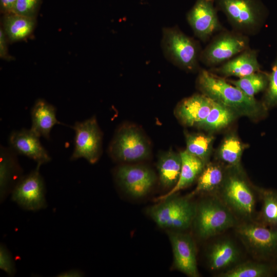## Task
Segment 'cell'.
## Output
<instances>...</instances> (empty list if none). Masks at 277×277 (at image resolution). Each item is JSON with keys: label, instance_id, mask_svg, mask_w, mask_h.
<instances>
[{"label": "cell", "instance_id": "6da1fadb", "mask_svg": "<svg viewBox=\"0 0 277 277\" xmlns=\"http://www.w3.org/2000/svg\"><path fill=\"white\" fill-rule=\"evenodd\" d=\"M196 84L202 94L230 108L237 115L258 118L267 113L268 109L263 102L247 95L224 77L210 71L200 69Z\"/></svg>", "mask_w": 277, "mask_h": 277}, {"label": "cell", "instance_id": "7a4b0ae2", "mask_svg": "<svg viewBox=\"0 0 277 277\" xmlns=\"http://www.w3.org/2000/svg\"><path fill=\"white\" fill-rule=\"evenodd\" d=\"M238 224L236 216L216 194L196 203L192 226L201 239L214 236Z\"/></svg>", "mask_w": 277, "mask_h": 277}, {"label": "cell", "instance_id": "3957f363", "mask_svg": "<svg viewBox=\"0 0 277 277\" xmlns=\"http://www.w3.org/2000/svg\"><path fill=\"white\" fill-rule=\"evenodd\" d=\"M215 194L236 217L252 220L255 214L256 196L242 168L228 167L223 182Z\"/></svg>", "mask_w": 277, "mask_h": 277}, {"label": "cell", "instance_id": "277c9868", "mask_svg": "<svg viewBox=\"0 0 277 277\" xmlns=\"http://www.w3.org/2000/svg\"><path fill=\"white\" fill-rule=\"evenodd\" d=\"M161 44L165 57L174 66L188 72L200 70L202 49L199 42L177 26L163 28Z\"/></svg>", "mask_w": 277, "mask_h": 277}, {"label": "cell", "instance_id": "5b68a950", "mask_svg": "<svg viewBox=\"0 0 277 277\" xmlns=\"http://www.w3.org/2000/svg\"><path fill=\"white\" fill-rule=\"evenodd\" d=\"M217 10L226 16L232 29L248 36L263 26L266 9L261 0H214Z\"/></svg>", "mask_w": 277, "mask_h": 277}, {"label": "cell", "instance_id": "8992f818", "mask_svg": "<svg viewBox=\"0 0 277 277\" xmlns=\"http://www.w3.org/2000/svg\"><path fill=\"white\" fill-rule=\"evenodd\" d=\"M191 198L172 195L147 209V214L158 227L183 231L192 226L196 203Z\"/></svg>", "mask_w": 277, "mask_h": 277}, {"label": "cell", "instance_id": "52a82bcc", "mask_svg": "<svg viewBox=\"0 0 277 277\" xmlns=\"http://www.w3.org/2000/svg\"><path fill=\"white\" fill-rule=\"evenodd\" d=\"M108 152L116 161L135 162L148 159L151 149L142 130L135 125L127 124L122 125L116 130Z\"/></svg>", "mask_w": 277, "mask_h": 277}, {"label": "cell", "instance_id": "ba28073f", "mask_svg": "<svg viewBox=\"0 0 277 277\" xmlns=\"http://www.w3.org/2000/svg\"><path fill=\"white\" fill-rule=\"evenodd\" d=\"M236 232L249 253L258 260L273 262L276 256L277 229L250 220L238 224Z\"/></svg>", "mask_w": 277, "mask_h": 277}, {"label": "cell", "instance_id": "9c48e42d", "mask_svg": "<svg viewBox=\"0 0 277 277\" xmlns=\"http://www.w3.org/2000/svg\"><path fill=\"white\" fill-rule=\"evenodd\" d=\"M250 47L249 36L224 29L202 49L200 62L211 68L220 66Z\"/></svg>", "mask_w": 277, "mask_h": 277}, {"label": "cell", "instance_id": "30bf717a", "mask_svg": "<svg viewBox=\"0 0 277 277\" xmlns=\"http://www.w3.org/2000/svg\"><path fill=\"white\" fill-rule=\"evenodd\" d=\"M71 128L75 132L72 161L84 158L95 163L102 152L103 134L94 116L83 122H76Z\"/></svg>", "mask_w": 277, "mask_h": 277}, {"label": "cell", "instance_id": "8fae6325", "mask_svg": "<svg viewBox=\"0 0 277 277\" xmlns=\"http://www.w3.org/2000/svg\"><path fill=\"white\" fill-rule=\"evenodd\" d=\"M37 164L34 170L23 175L11 192V200L23 209L36 211L47 207L46 188Z\"/></svg>", "mask_w": 277, "mask_h": 277}, {"label": "cell", "instance_id": "7c38bea8", "mask_svg": "<svg viewBox=\"0 0 277 277\" xmlns=\"http://www.w3.org/2000/svg\"><path fill=\"white\" fill-rule=\"evenodd\" d=\"M217 11L214 0H196L186 15L194 35L204 43L225 29L219 19Z\"/></svg>", "mask_w": 277, "mask_h": 277}, {"label": "cell", "instance_id": "4fadbf2b", "mask_svg": "<svg viewBox=\"0 0 277 277\" xmlns=\"http://www.w3.org/2000/svg\"><path fill=\"white\" fill-rule=\"evenodd\" d=\"M115 176L123 190L134 198L148 194L156 180L154 171L143 165H121L116 169Z\"/></svg>", "mask_w": 277, "mask_h": 277}, {"label": "cell", "instance_id": "5bb4252c", "mask_svg": "<svg viewBox=\"0 0 277 277\" xmlns=\"http://www.w3.org/2000/svg\"><path fill=\"white\" fill-rule=\"evenodd\" d=\"M167 233L172 248L174 268L188 276H199L196 248L192 236L183 231L168 230Z\"/></svg>", "mask_w": 277, "mask_h": 277}, {"label": "cell", "instance_id": "9a60e30c", "mask_svg": "<svg viewBox=\"0 0 277 277\" xmlns=\"http://www.w3.org/2000/svg\"><path fill=\"white\" fill-rule=\"evenodd\" d=\"M9 147L17 154L26 156L43 164L51 161L48 151L42 145L39 136L30 129L12 131L8 138Z\"/></svg>", "mask_w": 277, "mask_h": 277}, {"label": "cell", "instance_id": "2e32d148", "mask_svg": "<svg viewBox=\"0 0 277 277\" xmlns=\"http://www.w3.org/2000/svg\"><path fill=\"white\" fill-rule=\"evenodd\" d=\"M215 102L201 94H195L181 101L175 114L181 122L187 126H196L206 118Z\"/></svg>", "mask_w": 277, "mask_h": 277}, {"label": "cell", "instance_id": "e0dca14e", "mask_svg": "<svg viewBox=\"0 0 277 277\" xmlns=\"http://www.w3.org/2000/svg\"><path fill=\"white\" fill-rule=\"evenodd\" d=\"M258 50L250 47L219 66L210 71L224 77L236 76L241 78L261 71Z\"/></svg>", "mask_w": 277, "mask_h": 277}, {"label": "cell", "instance_id": "ac0fdd59", "mask_svg": "<svg viewBox=\"0 0 277 277\" xmlns=\"http://www.w3.org/2000/svg\"><path fill=\"white\" fill-rule=\"evenodd\" d=\"M17 153L10 147L1 146L0 149V201L3 203L11 193L23 176V170Z\"/></svg>", "mask_w": 277, "mask_h": 277}, {"label": "cell", "instance_id": "d6986e66", "mask_svg": "<svg viewBox=\"0 0 277 277\" xmlns=\"http://www.w3.org/2000/svg\"><path fill=\"white\" fill-rule=\"evenodd\" d=\"M240 253L230 239L219 240L212 244L207 253L208 266L212 270L231 268L240 260Z\"/></svg>", "mask_w": 277, "mask_h": 277}, {"label": "cell", "instance_id": "ffe728a7", "mask_svg": "<svg viewBox=\"0 0 277 277\" xmlns=\"http://www.w3.org/2000/svg\"><path fill=\"white\" fill-rule=\"evenodd\" d=\"M56 108L45 100H37L31 110L30 129L38 136L50 139L51 130L56 124H63L56 116Z\"/></svg>", "mask_w": 277, "mask_h": 277}, {"label": "cell", "instance_id": "44dd1931", "mask_svg": "<svg viewBox=\"0 0 277 277\" xmlns=\"http://www.w3.org/2000/svg\"><path fill=\"white\" fill-rule=\"evenodd\" d=\"M182 168L180 178L176 184L167 193L158 197L162 201L180 190L190 186L198 177L205 164L200 159L189 153L186 150L180 152Z\"/></svg>", "mask_w": 277, "mask_h": 277}, {"label": "cell", "instance_id": "7402d4cb", "mask_svg": "<svg viewBox=\"0 0 277 277\" xmlns=\"http://www.w3.org/2000/svg\"><path fill=\"white\" fill-rule=\"evenodd\" d=\"M182 163L180 153L169 150L160 155L157 169L163 187L172 189L176 184L180 176Z\"/></svg>", "mask_w": 277, "mask_h": 277}, {"label": "cell", "instance_id": "603a6c76", "mask_svg": "<svg viewBox=\"0 0 277 277\" xmlns=\"http://www.w3.org/2000/svg\"><path fill=\"white\" fill-rule=\"evenodd\" d=\"M226 171L217 163H207L197 177L196 187L187 196L192 198L201 193L215 194L223 182Z\"/></svg>", "mask_w": 277, "mask_h": 277}, {"label": "cell", "instance_id": "cb8c5ba5", "mask_svg": "<svg viewBox=\"0 0 277 277\" xmlns=\"http://www.w3.org/2000/svg\"><path fill=\"white\" fill-rule=\"evenodd\" d=\"M35 25V18L9 13L5 14L3 17L2 28L10 41L17 42L28 37Z\"/></svg>", "mask_w": 277, "mask_h": 277}, {"label": "cell", "instance_id": "d4e9b609", "mask_svg": "<svg viewBox=\"0 0 277 277\" xmlns=\"http://www.w3.org/2000/svg\"><path fill=\"white\" fill-rule=\"evenodd\" d=\"M275 276L273 262L247 261L236 264L225 271L220 277H271Z\"/></svg>", "mask_w": 277, "mask_h": 277}, {"label": "cell", "instance_id": "484cf974", "mask_svg": "<svg viewBox=\"0 0 277 277\" xmlns=\"http://www.w3.org/2000/svg\"><path fill=\"white\" fill-rule=\"evenodd\" d=\"M261 202L257 222L267 227L277 229V191L256 187Z\"/></svg>", "mask_w": 277, "mask_h": 277}, {"label": "cell", "instance_id": "4316f807", "mask_svg": "<svg viewBox=\"0 0 277 277\" xmlns=\"http://www.w3.org/2000/svg\"><path fill=\"white\" fill-rule=\"evenodd\" d=\"M244 146L238 136L229 134L223 141L217 152L218 157L228 167L242 168L241 159Z\"/></svg>", "mask_w": 277, "mask_h": 277}, {"label": "cell", "instance_id": "83f0119b", "mask_svg": "<svg viewBox=\"0 0 277 277\" xmlns=\"http://www.w3.org/2000/svg\"><path fill=\"white\" fill-rule=\"evenodd\" d=\"M236 115L230 108L215 102L207 116L197 127L207 130H217L230 124Z\"/></svg>", "mask_w": 277, "mask_h": 277}, {"label": "cell", "instance_id": "f1b7e54d", "mask_svg": "<svg viewBox=\"0 0 277 277\" xmlns=\"http://www.w3.org/2000/svg\"><path fill=\"white\" fill-rule=\"evenodd\" d=\"M186 150L206 164L209 158L214 140L213 136L204 133L185 134Z\"/></svg>", "mask_w": 277, "mask_h": 277}, {"label": "cell", "instance_id": "f546056e", "mask_svg": "<svg viewBox=\"0 0 277 277\" xmlns=\"http://www.w3.org/2000/svg\"><path fill=\"white\" fill-rule=\"evenodd\" d=\"M228 81L247 95L254 97L256 93L266 90L268 84L269 74L260 71L239 78L238 80Z\"/></svg>", "mask_w": 277, "mask_h": 277}, {"label": "cell", "instance_id": "4dcf8cb0", "mask_svg": "<svg viewBox=\"0 0 277 277\" xmlns=\"http://www.w3.org/2000/svg\"><path fill=\"white\" fill-rule=\"evenodd\" d=\"M263 103L267 109L277 106V53L269 74L268 84Z\"/></svg>", "mask_w": 277, "mask_h": 277}, {"label": "cell", "instance_id": "1f68e13d", "mask_svg": "<svg viewBox=\"0 0 277 277\" xmlns=\"http://www.w3.org/2000/svg\"><path fill=\"white\" fill-rule=\"evenodd\" d=\"M41 0H17L13 13L35 18Z\"/></svg>", "mask_w": 277, "mask_h": 277}, {"label": "cell", "instance_id": "d6a6232c", "mask_svg": "<svg viewBox=\"0 0 277 277\" xmlns=\"http://www.w3.org/2000/svg\"><path fill=\"white\" fill-rule=\"evenodd\" d=\"M0 268L10 276L14 275L16 272L15 262L12 254L3 243L0 245Z\"/></svg>", "mask_w": 277, "mask_h": 277}, {"label": "cell", "instance_id": "836d02e7", "mask_svg": "<svg viewBox=\"0 0 277 277\" xmlns=\"http://www.w3.org/2000/svg\"><path fill=\"white\" fill-rule=\"evenodd\" d=\"M7 37L3 29H0V57L2 59H10L7 47Z\"/></svg>", "mask_w": 277, "mask_h": 277}, {"label": "cell", "instance_id": "e575fe53", "mask_svg": "<svg viewBox=\"0 0 277 277\" xmlns=\"http://www.w3.org/2000/svg\"><path fill=\"white\" fill-rule=\"evenodd\" d=\"M17 0H0L1 11L6 13H13Z\"/></svg>", "mask_w": 277, "mask_h": 277}, {"label": "cell", "instance_id": "d590c367", "mask_svg": "<svg viewBox=\"0 0 277 277\" xmlns=\"http://www.w3.org/2000/svg\"><path fill=\"white\" fill-rule=\"evenodd\" d=\"M84 276V273L77 269H71L60 273L57 275L60 277H80Z\"/></svg>", "mask_w": 277, "mask_h": 277}, {"label": "cell", "instance_id": "8d00e7d4", "mask_svg": "<svg viewBox=\"0 0 277 277\" xmlns=\"http://www.w3.org/2000/svg\"><path fill=\"white\" fill-rule=\"evenodd\" d=\"M275 276H277V255L273 261Z\"/></svg>", "mask_w": 277, "mask_h": 277}]
</instances>
